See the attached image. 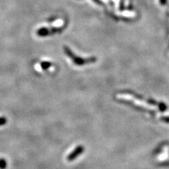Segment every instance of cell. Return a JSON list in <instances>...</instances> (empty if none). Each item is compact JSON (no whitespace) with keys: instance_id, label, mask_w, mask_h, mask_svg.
I'll list each match as a JSON object with an SVG mask.
<instances>
[{"instance_id":"cell-1","label":"cell","mask_w":169,"mask_h":169,"mask_svg":"<svg viewBox=\"0 0 169 169\" xmlns=\"http://www.w3.org/2000/svg\"><path fill=\"white\" fill-rule=\"evenodd\" d=\"M82 151H83V147H82L81 146L77 147V148L76 149V150L74 151V152H73L72 154H70L69 156H68V159L69 161L73 160V159H76V156H78V155H80V154H81Z\"/></svg>"}]
</instances>
